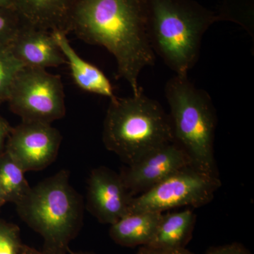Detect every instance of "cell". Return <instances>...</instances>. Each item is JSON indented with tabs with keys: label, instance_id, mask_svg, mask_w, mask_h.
<instances>
[{
	"label": "cell",
	"instance_id": "obj_1",
	"mask_svg": "<svg viewBox=\"0 0 254 254\" xmlns=\"http://www.w3.org/2000/svg\"><path fill=\"white\" fill-rule=\"evenodd\" d=\"M69 33L110 52L118 77L129 84L133 94L139 93L140 73L155 59L147 34L145 0H76Z\"/></svg>",
	"mask_w": 254,
	"mask_h": 254
},
{
	"label": "cell",
	"instance_id": "obj_2",
	"mask_svg": "<svg viewBox=\"0 0 254 254\" xmlns=\"http://www.w3.org/2000/svg\"><path fill=\"white\" fill-rule=\"evenodd\" d=\"M150 46L176 74L187 75L199 58L202 38L220 21L195 0H145Z\"/></svg>",
	"mask_w": 254,
	"mask_h": 254
},
{
	"label": "cell",
	"instance_id": "obj_3",
	"mask_svg": "<svg viewBox=\"0 0 254 254\" xmlns=\"http://www.w3.org/2000/svg\"><path fill=\"white\" fill-rule=\"evenodd\" d=\"M110 100L103 142L127 165L174 141L170 116L157 100L144 94L143 88L131 97Z\"/></svg>",
	"mask_w": 254,
	"mask_h": 254
},
{
	"label": "cell",
	"instance_id": "obj_4",
	"mask_svg": "<svg viewBox=\"0 0 254 254\" xmlns=\"http://www.w3.org/2000/svg\"><path fill=\"white\" fill-rule=\"evenodd\" d=\"M165 91L174 141L194 168L219 177L214 156L217 114L211 97L195 86L188 74L175 75L167 82Z\"/></svg>",
	"mask_w": 254,
	"mask_h": 254
},
{
	"label": "cell",
	"instance_id": "obj_5",
	"mask_svg": "<svg viewBox=\"0 0 254 254\" xmlns=\"http://www.w3.org/2000/svg\"><path fill=\"white\" fill-rule=\"evenodd\" d=\"M16 205L23 221L44 239L50 254H63L83 220V199L70 184L67 170L31 187Z\"/></svg>",
	"mask_w": 254,
	"mask_h": 254
},
{
	"label": "cell",
	"instance_id": "obj_6",
	"mask_svg": "<svg viewBox=\"0 0 254 254\" xmlns=\"http://www.w3.org/2000/svg\"><path fill=\"white\" fill-rule=\"evenodd\" d=\"M221 185L219 177L188 165L133 197L128 213H164L182 207L198 208L210 203Z\"/></svg>",
	"mask_w": 254,
	"mask_h": 254
},
{
	"label": "cell",
	"instance_id": "obj_7",
	"mask_svg": "<svg viewBox=\"0 0 254 254\" xmlns=\"http://www.w3.org/2000/svg\"><path fill=\"white\" fill-rule=\"evenodd\" d=\"M6 101L21 121L51 124L66 114L60 75L24 66L18 73Z\"/></svg>",
	"mask_w": 254,
	"mask_h": 254
},
{
	"label": "cell",
	"instance_id": "obj_8",
	"mask_svg": "<svg viewBox=\"0 0 254 254\" xmlns=\"http://www.w3.org/2000/svg\"><path fill=\"white\" fill-rule=\"evenodd\" d=\"M63 136L51 124L21 121L11 129L6 152L23 171H38L55 161Z\"/></svg>",
	"mask_w": 254,
	"mask_h": 254
},
{
	"label": "cell",
	"instance_id": "obj_9",
	"mask_svg": "<svg viewBox=\"0 0 254 254\" xmlns=\"http://www.w3.org/2000/svg\"><path fill=\"white\" fill-rule=\"evenodd\" d=\"M190 165L186 153L173 141L151 150L134 163L127 165L120 175L127 190L134 197Z\"/></svg>",
	"mask_w": 254,
	"mask_h": 254
},
{
	"label": "cell",
	"instance_id": "obj_10",
	"mask_svg": "<svg viewBox=\"0 0 254 254\" xmlns=\"http://www.w3.org/2000/svg\"><path fill=\"white\" fill-rule=\"evenodd\" d=\"M133 196L120 174L106 167L93 169L87 189V208L100 222L111 225L128 213Z\"/></svg>",
	"mask_w": 254,
	"mask_h": 254
},
{
	"label": "cell",
	"instance_id": "obj_11",
	"mask_svg": "<svg viewBox=\"0 0 254 254\" xmlns=\"http://www.w3.org/2000/svg\"><path fill=\"white\" fill-rule=\"evenodd\" d=\"M9 46L13 54L26 67L47 69L66 64L52 32L47 30L23 23Z\"/></svg>",
	"mask_w": 254,
	"mask_h": 254
},
{
	"label": "cell",
	"instance_id": "obj_12",
	"mask_svg": "<svg viewBox=\"0 0 254 254\" xmlns=\"http://www.w3.org/2000/svg\"><path fill=\"white\" fill-rule=\"evenodd\" d=\"M23 23L50 32L68 34L71 12L76 0H12Z\"/></svg>",
	"mask_w": 254,
	"mask_h": 254
},
{
	"label": "cell",
	"instance_id": "obj_13",
	"mask_svg": "<svg viewBox=\"0 0 254 254\" xmlns=\"http://www.w3.org/2000/svg\"><path fill=\"white\" fill-rule=\"evenodd\" d=\"M57 44L66 60L73 81L82 91L106 97L110 100L116 97L109 78L98 66L83 60L73 49L64 32L52 31Z\"/></svg>",
	"mask_w": 254,
	"mask_h": 254
},
{
	"label": "cell",
	"instance_id": "obj_14",
	"mask_svg": "<svg viewBox=\"0 0 254 254\" xmlns=\"http://www.w3.org/2000/svg\"><path fill=\"white\" fill-rule=\"evenodd\" d=\"M163 214L149 211L128 213L110 225V237L117 244L125 247L148 245Z\"/></svg>",
	"mask_w": 254,
	"mask_h": 254
},
{
	"label": "cell",
	"instance_id": "obj_15",
	"mask_svg": "<svg viewBox=\"0 0 254 254\" xmlns=\"http://www.w3.org/2000/svg\"><path fill=\"white\" fill-rule=\"evenodd\" d=\"M196 215L188 208L165 214L148 247L156 248H186L194 230Z\"/></svg>",
	"mask_w": 254,
	"mask_h": 254
},
{
	"label": "cell",
	"instance_id": "obj_16",
	"mask_svg": "<svg viewBox=\"0 0 254 254\" xmlns=\"http://www.w3.org/2000/svg\"><path fill=\"white\" fill-rule=\"evenodd\" d=\"M31 188L23 169L7 153L0 155V193L3 199L12 200L16 204Z\"/></svg>",
	"mask_w": 254,
	"mask_h": 254
},
{
	"label": "cell",
	"instance_id": "obj_17",
	"mask_svg": "<svg viewBox=\"0 0 254 254\" xmlns=\"http://www.w3.org/2000/svg\"><path fill=\"white\" fill-rule=\"evenodd\" d=\"M23 67L10 46H0V103L7 100L14 80Z\"/></svg>",
	"mask_w": 254,
	"mask_h": 254
},
{
	"label": "cell",
	"instance_id": "obj_18",
	"mask_svg": "<svg viewBox=\"0 0 254 254\" xmlns=\"http://www.w3.org/2000/svg\"><path fill=\"white\" fill-rule=\"evenodd\" d=\"M23 23L14 9L0 8V46L11 44Z\"/></svg>",
	"mask_w": 254,
	"mask_h": 254
},
{
	"label": "cell",
	"instance_id": "obj_19",
	"mask_svg": "<svg viewBox=\"0 0 254 254\" xmlns=\"http://www.w3.org/2000/svg\"><path fill=\"white\" fill-rule=\"evenodd\" d=\"M23 247L17 227L0 225V254H21Z\"/></svg>",
	"mask_w": 254,
	"mask_h": 254
},
{
	"label": "cell",
	"instance_id": "obj_20",
	"mask_svg": "<svg viewBox=\"0 0 254 254\" xmlns=\"http://www.w3.org/2000/svg\"><path fill=\"white\" fill-rule=\"evenodd\" d=\"M205 254H252L243 245L239 243L212 247L207 251Z\"/></svg>",
	"mask_w": 254,
	"mask_h": 254
},
{
	"label": "cell",
	"instance_id": "obj_21",
	"mask_svg": "<svg viewBox=\"0 0 254 254\" xmlns=\"http://www.w3.org/2000/svg\"><path fill=\"white\" fill-rule=\"evenodd\" d=\"M136 254H194L186 248L167 249L156 248V247L143 246L138 250Z\"/></svg>",
	"mask_w": 254,
	"mask_h": 254
},
{
	"label": "cell",
	"instance_id": "obj_22",
	"mask_svg": "<svg viewBox=\"0 0 254 254\" xmlns=\"http://www.w3.org/2000/svg\"><path fill=\"white\" fill-rule=\"evenodd\" d=\"M12 128L10 127L7 122L0 117V155H2V149L4 148V142L9 137L10 132Z\"/></svg>",
	"mask_w": 254,
	"mask_h": 254
},
{
	"label": "cell",
	"instance_id": "obj_23",
	"mask_svg": "<svg viewBox=\"0 0 254 254\" xmlns=\"http://www.w3.org/2000/svg\"><path fill=\"white\" fill-rule=\"evenodd\" d=\"M0 8L14 9L12 0H0Z\"/></svg>",
	"mask_w": 254,
	"mask_h": 254
},
{
	"label": "cell",
	"instance_id": "obj_24",
	"mask_svg": "<svg viewBox=\"0 0 254 254\" xmlns=\"http://www.w3.org/2000/svg\"><path fill=\"white\" fill-rule=\"evenodd\" d=\"M21 254H50L48 253H41L38 251L33 250V249L29 248L27 247H23L22 252Z\"/></svg>",
	"mask_w": 254,
	"mask_h": 254
},
{
	"label": "cell",
	"instance_id": "obj_25",
	"mask_svg": "<svg viewBox=\"0 0 254 254\" xmlns=\"http://www.w3.org/2000/svg\"><path fill=\"white\" fill-rule=\"evenodd\" d=\"M71 254H91L83 253V252H71Z\"/></svg>",
	"mask_w": 254,
	"mask_h": 254
},
{
	"label": "cell",
	"instance_id": "obj_26",
	"mask_svg": "<svg viewBox=\"0 0 254 254\" xmlns=\"http://www.w3.org/2000/svg\"><path fill=\"white\" fill-rule=\"evenodd\" d=\"M2 200H4V199H3L2 195H1V193H0V203H1V201H2Z\"/></svg>",
	"mask_w": 254,
	"mask_h": 254
},
{
	"label": "cell",
	"instance_id": "obj_27",
	"mask_svg": "<svg viewBox=\"0 0 254 254\" xmlns=\"http://www.w3.org/2000/svg\"><path fill=\"white\" fill-rule=\"evenodd\" d=\"M0 104H1V103H0Z\"/></svg>",
	"mask_w": 254,
	"mask_h": 254
}]
</instances>
